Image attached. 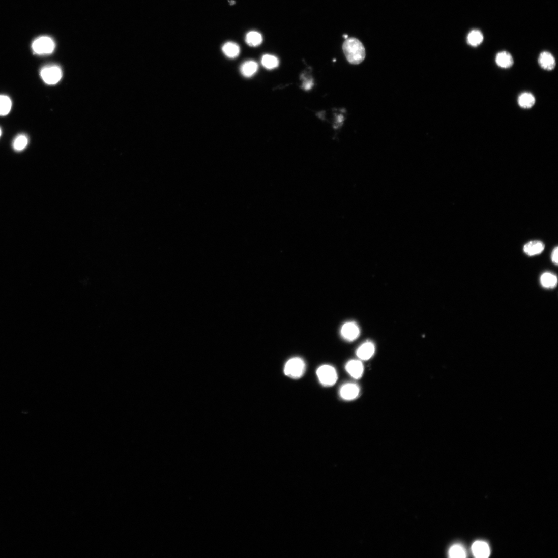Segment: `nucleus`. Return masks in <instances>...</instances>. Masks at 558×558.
<instances>
[{
  "mask_svg": "<svg viewBox=\"0 0 558 558\" xmlns=\"http://www.w3.org/2000/svg\"><path fill=\"white\" fill-rule=\"evenodd\" d=\"M540 282L542 286L545 288H553L557 285V277L552 273L546 272L541 276Z\"/></svg>",
  "mask_w": 558,
  "mask_h": 558,
  "instance_id": "obj_17",
  "label": "nucleus"
},
{
  "mask_svg": "<svg viewBox=\"0 0 558 558\" xmlns=\"http://www.w3.org/2000/svg\"><path fill=\"white\" fill-rule=\"evenodd\" d=\"M483 38L481 31L474 30L470 32L468 35L467 42L471 46L477 47L482 43Z\"/></svg>",
  "mask_w": 558,
  "mask_h": 558,
  "instance_id": "obj_19",
  "label": "nucleus"
},
{
  "mask_svg": "<svg viewBox=\"0 0 558 558\" xmlns=\"http://www.w3.org/2000/svg\"><path fill=\"white\" fill-rule=\"evenodd\" d=\"M519 106L523 109H530L535 105L536 98L531 93L524 92L520 95L518 98Z\"/></svg>",
  "mask_w": 558,
  "mask_h": 558,
  "instance_id": "obj_16",
  "label": "nucleus"
},
{
  "mask_svg": "<svg viewBox=\"0 0 558 558\" xmlns=\"http://www.w3.org/2000/svg\"><path fill=\"white\" fill-rule=\"evenodd\" d=\"M222 50L226 57L230 58L237 57L240 55L241 51L240 46L237 43L232 42L225 43L222 47Z\"/></svg>",
  "mask_w": 558,
  "mask_h": 558,
  "instance_id": "obj_15",
  "label": "nucleus"
},
{
  "mask_svg": "<svg viewBox=\"0 0 558 558\" xmlns=\"http://www.w3.org/2000/svg\"><path fill=\"white\" fill-rule=\"evenodd\" d=\"M360 392V389L358 385L355 383H348L341 386L339 394L343 400L353 401L359 397Z\"/></svg>",
  "mask_w": 558,
  "mask_h": 558,
  "instance_id": "obj_6",
  "label": "nucleus"
},
{
  "mask_svg": "<svg viewBox=\"0 0 558 558\" xmlns=\"http://www.w3.org/2000/svg\"><path fill=\"white\" fill-rule=\"evenodd\" d=\"M261 64L268 70H273L278 67L279 61L274 55L266 54L262 57Z\"/></svg>",
  "mask_w": 558,
  "mask_h": 558,
  "instance_id": "obj_20",
  "label": "nucleus"
},
{
  "mask_svg": "<svg viewBox=\"0 0 558 558\" xmlns=\"http://www.w3.org/2000/svg\"><path fill=\"white\" fill-rule=\"evenodd\" d=\"M345 369L349 375L354 379H359L362 377L364 372V366L359 360H351L345 365Z\"/></svg>",
  "mask_w": 558,
  "mask_h": 558,
  "instance_id": "obj_8",
  "label": "nucleus"
},
{
  "mask_svg": "<svg viewBox=\"0 0 558 558\" xmlns=\"http://www.w3.org/2000/svg\"><path fill=\"white\" fill-rule=\"evenodd\" d=\"M306 369L304 360L300 357H295L290 358L286 363L284 367V373L287 377L297 379L304 375Z\"/></svg>",
  "mask_w": 558,
  "mask_h": 558,
  "instance_id": "obj_2",
  "label": "nucleus"
},
{
  "mask_svg": "<svg viewBox=\"0 0 558 558\" xmlns=\"http://www.w3.org/2000/svg\"><path fill=\"white\" fill-rule=\"evenodd\" d=\"M343 50L347 61L351 64L358 65L365 58V48L362 42L356 38L347 39L343 44Z\"/></svg>",
  "mask_w": 558,
  "mask_h": 558,
  "instance_id": "obj_1",
  "label": "nucleus"
},
{
  "mask_svg": "<svg viewBox=\"0 0 558 558\" xmlns=\"http://www.w3.org/2000/svg\"><path fill=\"white\" fill-rule=\"evenodd\" d=\"M245 41L248 45L255 47L259 46L262 42V37L260 33L252 31L246 36Z\"/></svg>",
  "mask_w": 558,
  "mask_h": 558,
  "instance_id": "obj_18",
  "label": "nucleus"
},
{
  "mask_svg": "<svg viewBox=\"0 0 558 558\" xmlns=\"http://www.w3.org/2000/svg\"><path fill=\"white\" fill-rule=\"evenodd\" d=\"M12 106V101L8 96L0 95V116L8 115L11 110Z\"/></svg>",
  "mask_w": 558,
  "mask_h": 558,
  "instance_id": "obj_21",
  "label": "nucleus"
},
{
  "mask_svg": "<svg viewBox=\"0 0 558 558\" xmlns=\"http://www.w3.org/2000/svg\"><path fill=\"white\" fill-rule=\"evenodd\" d=\"M344 38H345L346 39H348V36H347V35H345V36H344Z\"/></svg>",
  "mask_w": 558,
  "mask_h": 558,
  "instance_id": "obj_27",
  "label": "nucleus"
},
{
  "mask_svg": "<svg viewBox=\"0 0 558 558\" xmlns=\"http://www.w3.org/2000/svg\"><path fill=\"white\" fill-rule=\"evenodd\" d=\"M538 62L542 69L548 71L554 70L556 65L554 56L550 53L547 51L543 52L540 54Z\"/></svg>",
  "mask_w": 558,
  "mask_h": 558,
  "instance_id": "obj_10",
  "label": "nucleus"
},
{
  "mask_svg": "<svg viewBox=\"0 0 558 558\" xmlns=\"http://www.w3.org/2000/svg\"><path fill=\"white\" fill-rule=\"evenodd\" d=\"M449 555L450 557H465L466 552L463 546L459 545L452 546L449 551Z\"/></svg>",
  "mask_w": 558,
  "mask_h": 558,
  "instance_id": "obj_23",
  "label": "nucleus"
},
{
  "mask_svg": "<svg viewBox=\"0 0 558 558\" xmlns=\"http://www.w3.org/2000/svg\"><path fill=\"white\" fill-rule=\"evenodd\" d=\"M472 550L473 554L476 557L485 558L490 554L488 545L483 541H476L472 545Z\"/></svg>",
  "mask_w": 558,
  "mask_h": 558,
  "instance_id": "obj_12",
  "label": "nucleus"
},
{
  "mask_svg": "<svg viewBox=\"0 0 558 558\" xmlns=\"http://www.w3.org/2000/svg\"><path fill=\"white\" fill-rule=\"evenodd\" d=\"M55 47V44L51 38L46 36L41 37L36 39L32 45L34 53L39 55H46L52 53Z\"/></svg>",
  "mask_w": 558,
  "mask_h": 558,
  "instance_id": "obj_4",
  "label": "nucleus"
},
{
  "mask_svg": "<svg viewBox=\"0 0 558 558\" xmlns=\"http://www.w3.org/2000/svg\"><path fill=\"white\" fill-rule=\"evenodd\" d=\"M544 243L540 241H533L524 245L523 250L528 256H535L541 254L544 250Z\"/></svg>",
  "mask_w": 558,
  "mask_h": 558,
  "instance_id": "obj_11",
  "label": "nucleus"
},
{
  "mask_svg": "<svg viewBox=\"0 0 558 558\" xmlns=\"http://www.w3.org/2000/svg\"><path fill=\"white\" fill-rule=\"evenodd\" d=\"M316 375L320 383L325 387L333 386L338 378L336 369L329 365L319 367L316 371Z\"/></svg>",
  "mask_w": 558,
  "mask_h": 558,
  "instance_id": "obj_3",
  "label": "nucleus"
},
{
  "mask_svg": "<svg viewBox=\"0 0 558 558\" xmlns=\"http://www.w3.org/2000/svg\"><path fill=\"white\" fill-rule=\"evenodd\" d=\"M496 62L499 67L508 69L512 67L514 60L510 53L507 51H502L497 54Z\"/></svg>",
  "mask_w": 558,
  "mask_h": 558,
  "instance_id": "obj_13",
  "label": "nucleus"
},
{
  "mask_svg": "<svg viewBox=\"0 0 558 558\" xmlns=\"http://www.w3.org/2000/svg\"><path fill=\"white\" fill-rule=\"evenodd\" d=\"M28 138L25 135H18L14 140L13 146L14 149L20 152L23 150L28 144Z\"/></svg>",
  "mask_w": 558,
  "mask_h": 558,
  "instance_id": "obj_22",
  "label": "nucleus"
},
{
  "mask_svg": "<svg viewBox=\"0 0 558 558\" xmlns=\"http://www.w3.org/2000/svg\"><path fill=\"white\" fill-rule=\"evenodd\" d=\"M557 253L558 248L557 247H556L555 248H554L551 256V260L553 262V263H554L555 266L557 265Z\"/></svg>",
  "mask_w": 558,
  "mask_h": 558,
  "instance_id": "obj_25",
  "label": "nucleus"
},
{
  "mask_svg": "<svg viewBox=\"0 0 558 558\" xmlns=\"http://www.w3.org/2000/svg\"><path fill=\"white\" fill-rule=\"evenodd\" d=\"M41 76L43 81L49 85L58 83L61 79L62 73L61 69L56 65H48L41 71Z\"/></svg>",
  "mask_w": 558,
  "mask_h": 558,
  "instance_id": "obj_5",
  "label": "nucleus"
},
{
  "mask_svg": "<svg viewBox=\"0 0 558 558\" xmlns=\"http://www.w3.org/2000/svg\"><path fill=\"white\" fill-rule=\"evenodd\" d=\"M258 68V64L255 61L249 60L242 64L240 68V72L245 77L250 78L255 74Z\"/></svg>",
  "mask_w": 558,
  "mask_h": 558,
  "instance_id": "obj_14",
  "label": "nucleus"
},
{
  "mask_svg": "<svg viewBox=\"0 0 558 558\" xmlns=\"http://www.w3.org/2000/svg\"><path fill=\"white\" fill-rule=\"evenodd\" d=\"M343 338L349 342L356 340L360 335V329L356 323L352 321L344 324L341 330Z\"/></svg>",
  "mask_w": 558,
  "mask_h": 558,
  "instance_id": "obj_7",
  "label": "nucleus"
},
{
  "mask_svg": "<svg viewBox=\"0 0 558 558\" xmlns=\"http://www.w3.org/2000/svg\"><path fill=\"white\" fill-rule=\"evenodd\" d=\"M375 351L374 344L367 341L361 345L356 350V355L359 359L368 360L372 357Z\"/></svg>",
  "mask_w": 558,
  "mask_h": 558,
  "instance_id": "obj_9",
  "label": "nucleus"
},
{
  "mask_svg": "<svg viewBox=\"0 0 558 558\" xmlns=\"http://www.w3.org/2000/svg\"><path fill=\"white\" fill-rule=\"evenodd\" d=\"M314 83L312 79L305 80L303 84V88L305 90H310L313 86Z\"/></svg>",
  "mask_w": 558,
  "mask_h": 558,
  "instance_id": "obj_24",
  "label": "nucleus"
},
{
  "mask_svg": "<svg viewBox=\"0 0 558 558\" xmlns=\"http://www.w3.org/2000/svg\"><path fill=\"white\" fill-rule=\"evenodd\" d=\"M2 134V129H1V128H0V136H1Z\"/></svg>",
  "mask_w": 558,
  "mask_h": 558,
  "instance_id": "obj_26",
  "label": "nucleus"
}]
</instances>
